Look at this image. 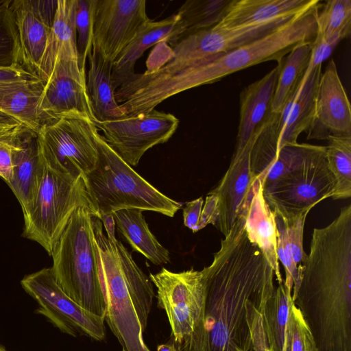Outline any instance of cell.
<instances>
[{"mask_svg":"<svg viewBox=\"0 0 351 351\" xmlns=\"http://www.w3.org/2000/svg\"><path fill=\"white\" fill-rule=\"evenodd\" d=\"M291 17L234 29L214 26L199 31L173 46L168 58L161 65L195 61L226 53L266 35Z\"/></svg>","mask_w":351,"mask_h":351,"instance_id":"9a60e30c","label":"cell"},{"mask_svg":"<svg viewBox=\"0 0 351 351\" xmlns=\"http://www.w3.org/2000/svg\"><path fill=\"white\" fill-rule=\"evenodd\" d=\"M218 217V198L215 194L209 192L202 207L199 230L211 223L215 225Z\"/></svg>","mask_w":351,"mask_h":351,"instance_id":"7bdbcfd3","label":"cell"},{"mask_svg":"<svg viewBox=\"0 0 351 351\" xmlns=\"http://www.w3.org/2000/svg\"><path fill=\"white\" fill-rule=\"evenodd\" d=\"M116 226L132 248L156 265L170 262L169 250L152 234L143 210L127 208L114 212Z\"/></svg>","mask_w":351,"mask_h":351,"instance_id":"484cf974","label":"cell"},{"mask_svg":"<svg viewBox=\"0 0 351 351\" xmlns=\"http://www.w3.org/2000/svg\"><path fill=\"white\" fill-rule=\"evenodd\" d=\"M123 351H124V350H123Z\"/></svg>","mask_w":351,"mask_h":351,"instance_id":"f907efd6","label":"cell"},{"mask_svg":"<svg viewBox=\"0 0 351 351\" xmlns=\"http://www.w3.org/2000/svg\"><path fill=\"white\" fill-rule=\"evenodd\" d=\"M25 80H40L37 76L27 71L22 65L0 68V84Z\"/></svg>","mask_w":351,"mask_h":351,"instance_id":"ee69618b","label":"cell"},{"mask_svg":"<svg viewBox=\"0 0 351 351\" xmlns=\"http://www.w3.org/2000/svg\"><path fill=\"white\" fill-rule=\"evenodd\" d=\"M149 20L145 0H97L92 48L114 63Z\"/></svg>","mask_w":351,"mask_h":351,"instance_id":"5bb4252c","label":"cell"},{"mask_svg":"<svg viewBox=\"0 0 351 351\" xmlns=\"http://www.w3.org/2000/svg\"><path fill=\"white\" fill-rule=\"evenodd\" d=\"M21 285L38 304L34 313L44 316L62 332L72 337L85 335L97 341L104 339V319L71 300L56 281L51 267L25 276Z\"/></svg>","mask_w":351,"mask_h":351,"instance_id":"30bf717a","label":"cell"},{"mask_svg":"<svg viewBox=\"0 0 351 351\" xmlns=\"http://www.w3.org/2000/svg\"><path fill=\"white\" fill-rule=\"evenodd\" d=\"M322 65L314 69L282 110L271 113L251 150L250 165L254 178L263 179L278 152L285 145L298 143L299 135L308 131L315 114L317 86Z\"/></svg>","mask_w":351,"mask_h":351,"instance_id":"ba28073f","label":"cell"},{"mask_svg":"<svg viewBox=\"0 0 351 351\" xmlns=\"http://www.w3.org/2000/svg\"><path fill=\"white\" fill-rule=\"evenodd\" d=\"M157 351H177V348L174 343H164L158 346Z\"/></svg>","mask_w":351,"mask_h":351,"instance_id":"7dc6e473","label":"cell"},{"mask_svg":"<svg viewBox=\"0 0 351 351\" xmlns=\"http://www.w3.org/2000/svg\"><path fill=\"white\" fill-rule=\"evenodd\" d=\"M34 132L27 125L0 110V143H13L19 137Z\"/></svg>","mask_w":351,"mask_h":351,"instance_id":"ab89813d","label":"cell"},{"mask_svg":"<svg viewBox=\"0 0 351 351\" xmlns=\"http://www.w3.org/2000/svg\"><path fill=\"white\" fill-rule=\"evenodd\" d=\"M306 211L289 219L284 218L287 239L295 263L299 266L306 258L303 248L304 227L306 216Z\"/></svg>","mask_w":351,"mask_h":351,"instance_id":"74e56055","label":"cell"},{"mask_svg":"<svg viewBox=\"0 0 351 351\" xmlns=\"http://www.w3.org/2000/svg\"><path fill=\"white\" fill-rule=\"evenodd\" d=\"M315 0H232L221 21L215 26L234 29L290 17Z\"/></svg>","mask_w":351,"mask_h":351,"instance_id":"603a6c76","label":"cell"},{"mask_svg":"<svg viewBox=\"0 0 351 351\" xmlns=\"http://www.w3.org/2000/svg\"><path fill=\"white\" fill-rule=\"evenodd\" d=\"M291 299L319 351L351 350V221L315 228Z\"/></svg>","mask_w":351,"mask_h":351,"instance_id":"7a4b0ae2","label":"cell"},{"mask_svg":"<svg viewBox=\"0 0 351 351\" xmlns=\"http://www.w3.org/2000/svg\"><path fill=\"white\" fill-rule=\"evenodd\" d=\"M10 3L0 1V68L21 64L20 47Z\"/></svg>","mask_w":351,"mask_h":351,"instance_id":"836d02e7","label":"cell"},{"mask_svg":"<svg viewBox=\"0 0 351 351\" xmlns=\"http://www.w3.org/2000/svg\"><path fill=\"white\" fill-rule=\"evenodd\" d=\"M44 84L42 80H25L0 84V110L36 133L41 125L36 108Z\"/></svg>","mask_w":351,"mask_h":351,"instance_id":"4316f807","label":"cell"},{"mask_svg":"<svg viewBox=\"0 0 351 351\" xmlns=\"http://www.w3.org/2000/svg\"><path fill=\"white\" fill-rule=\"evenodd\" d=\"M179 122L173 114L153 110L95 125L109 146L129 165L136 166L148 149L171 138Z\"/></svg>","mask_w":351,"mask_h":351,"instance_id":"7c38bea8","label":"cell"},{"mask_svg":"<svg viewBox=\"0 0 351 351\" xmlns=\"http://www.w3.org/2000/svg\"><path fill=\"white\" fill-rule=\"evenodd\" d=\"M335 187L326 146L319 145L302 164L263 186V191L272 210L289 219L309 212L319 202L332 197Z\"/></svg>","mask_w":351,"mask_h":351,"instance_id":"9c48e42d","label":"cell"},{"mask_svg":"<svg viewBox=\"0 0 351 351\" xmlns=\"http://www.w3.org/2000/svg\"><path fill=\"white\" fill-rule=\"evenodd\" d=\"M86 86L95 123L124 116L115 99L112 71L113 62L92 48L89 54Z\"/></svg>","mask_w":351,"mask_h":351,"instance_id":"d4e9b609","label":"cell"},{"mask_svg":"<svg viewBox=\"0 0 351 351\" xmlns=\"http://www.w3.org/2000/svg\"><path fill=\"white\" fill-rule=\"evenodd\" d=\"M97 0H76L75 29L78 60L86 69V60L92 51L94 14Z\"/></svg>","mask_w":351,"mask_h":351,"instance_id":"e575fe53","label":"cell"},{"mask_svg":"<svg viewBox=\"0 0 351 351\" xmlns=\"http://www.w3.org/2000/svg\"><path fill=\"white\" fill-rule=\"evenodd\" d=\"M253 351H269L261 311L255 314L252 326Z\"/></svg>","mask_w":351,"mask_h":351,"instance_id":"f6af8a7d","label":"cell"},{"mask_svg":"<svg viewBox=\"0 0 351 351\" xmlns=\"http://www.w3.org/2000/svg\"><path fill=\"white\" fill-rule=\"evenodd\" d=\"M311 47L312 43H302L294 47L282 59L271 113L280 112L289 98L301 86L309 62Z\"/></svg>","mask_w":351,"mask_h":351,"instance_id":"83f0119b","label":"cell"},{"mask_svg":"<svg viewBox=\"0 0 351 351\" xmlns=\"http://www.w3.org/2000/svg\"><path fill=\"white\" fill-rule=\"evenodd\" d=\"M286 351H319L309 327L293 302L288 315Z\"/></svg>","mask_w":351,"mask_h":351,"instance_id":"d590c367","label":"cell"},{"mask_svg":"<svg viewBox=\"0 0 351 351\" xmlns=\"http://www.w3.org/2000/svg\"><path fill=\"white\" fill-rule=\"evenodd\" d=\"M240 216L202 271L204 295L199 318L177 351H253L252 322L276 289L274 271L248 239Z\"/></svg>","mask_w":351,"mask_h":351,"instance_id":"6da1fadb","label":"cell"},{"mask_svg":"<svg viewBox=\"0 0 351 351\" xmlns=\"http://www.w3.org/2000/svg\"><path fill=\"white\" fill-rule=\"evenodd\" d=\"M245 230L250 241L256 245L272 267L278 284L283 282L276 254L277 231L275 215L266 202L261 182L256 179L245 216Z\"/></svg>","mask_w":351,"mask_h":351,"instance_id":"7402d4cb","label":"cell"},{"mask_svg":"<svg viewBox=\"0 0 351 351\" xmlns=\"http://www.w3.org/2000/svg\"><path fill=\"white\" fill-rule=\"evenodd\" d=\"M193 62V61H192ZM192 62H191V69H192ZM192 82H193V73H192Z\"/></svg>","mask_w":351,"mask_h":351,"instance_id":"681fc988","label":"cell"},{"mask_svg":"<svg viewBox=\"0 0 351 351\" xmlns=\"http://www.w3.org/2000/svg\"><path fill=\"white\" fill-rule=\"evenodd\" d=\"M92 216L85 208L73 213L53 248L51 268L56 281L71 300L104 319L106 305L99 276Z\"/></svg>","mask_w":351,"mask_h":351,"instance_id":"5b68a950","label":"cell"},{"mask_svg":"<svg viewBox=\"0 0 351 351\" xmlns=\"http://www.w3.org/2000/svg\"><path fill=\"white\" fill-rule=\"evenodd\" d=\"M319 147V145L299 143L282 147L266 172L261 182L263 187L302 164Z\"/></svg>","mask_w":351,"mask_h":351,"instance_id":"d6a6232c","label":"cell"},{"mask_svg":"<svg viewBox=\"0 0 351 351\" xmlns=\"http://www.w3.org/2000/svg\"><path fill=\"white\" fill-rule=\"evenodd\" d=\"M12 155L13 178L8 186L24 211L36 194L43 171L36 133L25 134L13 142Z\"/></svg>","mask_w":351,"mask_h":351,"instance_id":"cb8c5ba5","label":"cell"},{"mask_svg":"<svg viewBox=\"0 0 351 351\" xmlns=\"http://www.w3.org/2000/svg\"><path fill=\"white\" fill-rule=\"evenodd\" d=\"M319 10L317 30L326 39L341 40L351 32V1L329 0Z\"/></svg>","mask_w":351,"mask_h":351,"instance_id":"1f68e13d","label":"cell"},{"mask_svg":"<svg viewBox=\"0 0 351 351\" xmlns=\"http://www.w3.org/2000/svg\"><path fill=\"white\" fill-rule=\"evenodd\" d=\"M103 226L107 233V237L112 241H117L115 237L116 223L112 213H101L99 215Z\"/></svg>","mask_w":351,"mask_h":351,"instance_id":"bcb514c9","label":"cell"},{"mask_svg":"<svg viewBox=\"0 0 351 351\" xmlns=\"http://www.w3.org/2000/svg\"><path fill=\"white\" fill-rule=\"evenodd\" d=\"M12 143H0V177L8 185L13 178Z\"/></svg>","mask_w":351,"mask_h":351,"instance_id":"b9f144b4","label":"cell"},{"mask_svg":"<svg viewBox=\"0 0 351 351\" xmlns=\"http://www.w3.org/2000/svg\"><path fill=\"white\" fill-rule=\"evenodd\" d=\"M94 139L98 158L84 180L99 215L136 208L174 217L182 203L164 195L136 173L109 146L98 128Z\"/></svg>","mask_w":351,"mask_h":351,"instance_id":"277c9868","label":"cell"},{"mask_svg":"<svg viewBox=\"0 0 351 351\" xmlns=\"http://www.w3.org/2000/svg\"><path fill=\"white\" fill-rule=\"evenodd\" d=\"M281 60L265 76L241 92L239 123L234 154L244 148L252 137L263 128L271 113Z\"/></svg>","mask_w":351,"mask_h":351,"instance_id":"ffe728a7","label":"cell"},{"mask_svg":"<svg viewBox=\"0 0 351 351\" xmlns=\"http://www.w3.org/2000/svg\"><path fill=\"white\" fill-rule=\"evenodd\" d=\"M97 128L89 118L78 114L64 115L43 123L36 133L40 159L61 174L84 178L97 161L94 139Z\"/></svg>","mask_w":351,"mask_h":351,"instance_id":"52a82bcc","label":"cell"},{"mask_svg":"<svg viewBox=\"0 0 351 351\" xmlns=\"http://www.w3.org/2000/svg\"><path fill=\"white\" fill-rule=\"evenodd\" d=\"M0 351H7L5 347L0 344Z\"/></svg>","mask_w":351,"mask_h":351,"instance_id":"c3c4849f","label":"cell"},{"mask_svg":"<svg viewBox=\"0 0 351 351\" xmlns=\"http://www.w3.org/2000/svg\"><path fill=\"white\" fill-rule=\"evenodd\" d=\"M99 280L106 305L104 319L124 351H149L143 340L154 291L150 278L119 240L103 232L92 216Z\"/></svg>","mask_w":351,"mask_h":351,"instance_id":"3957f363","label":"cell"},{"mask_svg":"<svg viewBox=\"0 0 351 351\" xmlns=\"http://www.w3.org/2000/svg\"><path fill=\"white\" fill-rule=\"evenodd\" d=\"M75 8L76 0L57 1L53 24L36 72L44 83L57 62L78 60Z\"/></svg>","mask_w":351,"mask_h":351,"instance_id":"44dd1931","label":"cell"},{"mask_svg":"<svg viewBox=\"0 0 351 351\" xmlns=\"http://www.w3.org/2000/svg\"><path fill=\"white\" fill-rule=\"evenodd\" d=\"M291 291L278 284L261 313L269 351H286L287 326Z\"/></svg>","mask_w":351,"mask_h":351,"instance_id":"f1b7e54d","label":"cell"},{"mask_svg":"<svg viewBox=\"0 0 351 351\" xmlns=\"http://www.w3.org/2000/svg\"><path fill=\"white\" fill-rule=\"evenodd\" d=\"M258 131L239 152L233 154L230 166L210 192L218 198V217L215 226L226 236L239 219L245 217L256 180L252 171L250 154Z\"/></svg>","mask_w":351,"mask_h":351,"instance_id":"2e32d148","label":"cell"},{"mask_svg":"<svg viewBox=\"0 0 351 351\" xmlns=\"http://www.w3.org/2000/svg\"><path fill=\"white\" fill-rule=\"evenodd\" d=\"M149 278L157 288L158 306L167 316L176 344L194 330L201 315L204 295L202 271L191 268L173 272L166 268Z\"/></svg>","mask_w":351,"mask_h":351,"instance_id":"8fae6325","label":"cell"},{"mask_svg":"<svg viewBox=\"0 0 351 351\" xmlns=\"http://www.w3.org/2000/svg\"><path fill=\"white\" fill-rule=\"evenodd\" d=\"M277 231L276 254L278 261L282 264L285 271L283 282L289 290L292 291L294 283L298 278V266L295 263L289 247L284 218L274 212Z\"/></svg>","mask_w":351,"mask_h":351,"instance_id":"8d00e7d4","label":"cell"},{"mask_svg":"<svg viewBox=\"0 0 351 351\" xmlns=\"http://www.w3.org/2000/svg\"><path fill=\"white\" fill-rule=\"evenodd\" d=\"M329 135L351 136L350 104L332 59L320 75L315 119L307 138L326 140Z\"/></svg>","mask_w":351,"mask_h":351,"instance_id":"ac0fdd59","label":"cell"},{"mask_svg":"<svg viewBox=\"0 0 351 351\" xmlns=\"http://www.w3.org/2000/svg\"><path fill=\"white\" fill-rule=\"evenodd\" d=\"M36 110L41 124L68 114L86 117L95 123L86 86V69L80 66L78 60H62L56 63L44 84Z\"/></svg>","mask_w":351,"mask_h":351,"instance_id":"4fadbf2b","label":"cell"},{"mask_svg":"<svg viewBox=\"0 0 351 351\" xmlns=\"http://www.w3.org/2000/svg\"><path fill=\"white\" fill-rule=\"evenodd\" d=\"M182 32L177 13L161 21L149 19L143 23L113 63L112 79L115 90L134 73L136 62L144 51L158 43H167L173 47L180 41Z\"/></svg>","mask_w":351,"mask_h":351,"instance_id":"d6986e66","label":"cell"},{"mask_svg":"<svg viewBox=\"0 0 351 351\" xmlns=\"http://www.w3.org/2000/svg\"><path fill=\"white\" fill-rule=\"evenodd\" d=\"M339 41L341 40L338 39H326L320 32L317 31L315 38L312 42L310 60L302 83L314 69L322 65V63L330 56Z\"/></svg>","mask_w":351,"mask_h":351,"instance_id":"f35d334b","label":"cell"},{"mask_svg":"<svg viewBox=\"0 0 351 351\" xmlns=\"http://www.w3.org/2000/svg\"><path fill=\"white\" fill-rule=\"evenodd\" d=\"M56 6L57 1L14 0L10 3L18 34L21 64L36 76Z\"/></svg>","mask_w":351,"mask_h":351,"instance_id":"e0dca14e","label":"cell"},{"mask_svg":"<svg viewBox=\"0 0 351 351\" xmlns=\"http://www.w3.org/2000/svg\"><path fill=\"white\" fill-rule=\"evenodd\" d=\"M326 158L328 169L335 181L333 199L351 196V136L329 135Z\"/></svg>","mask_w":351,"mask_h":351,"instance_id":"4dcf8cb0","label":"cell"},{"mask_svg":"<svg viewBox=\"0 0 351 351\" xmlns=\"http://www.w3.org/2000/svg\"><path fill=\"white\" fill-rule=\"evenodd\" d=\"M204 200L200 197L186 203L183 208L184 225L193 233L199 231V223Z\"/></svg>","mask_w":351,"mask_h":351,"instance_id":"60d3db41","label":"cell"},{"mask_svg":"<svg viewBox=\"0 0 351 351\" xmlns=\"http://www.w3.org/2000/svg\"><path fill=\"white\" fill-rule=\"evenodd\" d=\"M79 208H85L93 216L99 218L82 177L75 178L61 174L43 163L36 194L23 211V236L40 244L51 255L55 244Z\"/></svg>","mask_w":351,"mask_h":351,"instance_id":"8992f818","label":"cell"},{"mask_svg":"<svg viewBox=\"0 0 351 351\" xmlns=\"http://www.w3.org/2000/svg\"><path fill=\"white\" fill-rule=\"evenodd\" d=\"M232 0H188L176 12L183 27L180 40L218 24Z\"/></svg>","mask_w":351,"mask_h":351,"instance_id":"f546056e","label":"cell"}]
</instances>
